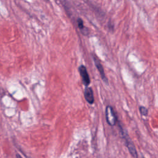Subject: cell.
<instances>
[{
	"instance_id": "obj_2",
	"label": "cell",
	"mask_w": 158,
	"mask_h": 158,
	"mask_svg": "<svg viewBox=\"0 0 158 158\" xmlns=\"http://www.w3.org/2000/svg\"><path fill=\"white\" fill-rule=\"evenodd\" d=\"M106 120L107 123L110 126H114L116 124L117 117L115 114L113 108L110 106H107L105 110Z\"/></svg>"
},
{
	"instance_id": "obj_4",
	"label": "cell",
	"mask_w": 158,
	"mask_h": 158,
	"mask_svg": "<svg viewBox=\"0 0 158 158\" xmlns=\"http://www.w3.org/2000/svg\"><path fill=\"white\" fill-rule=\"evenodd\" d=\"M93 60H94V64H95V65L96 67V68L98 69L99 73H100V75L101 77V78L102 79V80L106 83H108V81H107V78L105 75V72H104V69H103V67L101 63V61L100 60L98 59V57L96 56V55H93Z\"/></svg>"
},
{
	"instance_id": "obj_1",
	"label": "cell",
	"mask_w": 158,
	"mask_h": 158,
	"mask_svg": "<svg viewBox=\"0 0 158 158\" xmlns=\"http://www.w3.org/2000/svg\"><path fill=\"white\" fill-rule=\"evenodd\" d=\"M120 132L122 133V137L123 138V139L125 141L126 146H127L130 154L134 157H137L138 156V153L136 150L135 146L134 144L133 143L132 141L131 140L128 133H127V131L123 129V128L122 127H120Z\"/></svg>"
},
{
	"instance_id": "obj_7",
	"label": "cell",
	"mask_w": 158,
	"mask_h": 158,
	"mask_svg": "<svg viewBox=\"0 0 158 158\" xmlns=\"http://www.w3.org/2000/svg\"><path fill=\"white\" fill-rule=\"evenodd\" d=\"M139 112L140 113L143 115H147L148 113V110L147 109V108H146L144 106H140L139 107Z\"/></svg>"
},
{
	"instance_id": "obj_6",
	"label": "cell",
	"mask_w": 158,
	"mask_h": 158,
	"mask_svg": "<svg viewBox=\"0 0 158 158\" xmlns=\"http://www.w3.org/2000/svg\"><path fill=\"white\" fill-rule=\"evenodd\" d=\"M77 25H78V27L81 30H83V29H85V27H84V25H83V22L82 20V19L78 18L77 20Z\"/></svg>"
},
{
	"instance_id": "obj_8",
	"label": "cell",
	"mask_w": 158,
	"mask_h": 158,
	"mask_svg": "<svg viewBox=\"0 0 158 158\" xmlns=\"http://www.w3.org/2000/svg\"><path fill=\"white\" fill-rule=\"evenodd\" d=\"M45 1H49V0H45Z\"/></svg>"
},
{
	"instance_id": "obj_3",
	"label": "cell",
	"mask_w": 158,
	"mask_h": 158,
	"mask_svg": "<svg viewBox=\"0 0 158 158\" xmlns=\"http://www.w3.org/2000/svg\"><path fill=\"white\" fill-rule=\"evenodd\" d=\"M78 70H79L80 76L81 77V80H82L83 84L86 86H88L91 83V80H90L89 76L88 75V73L87 72L86 67L83 65H81L79 67Z\"/></svg>"
},
{
	"instance_id": "obj_5",
	"label": "cell",
	"mask_w": 158,
	"mask_h": 158,
	"mask_svg": "<svg viewBox=\"0 0 158 158\" xmlns=\"http://www.w3.org/2000/svg\"><path fill=\"white\" fill-rule=\"evenodd\" d=\"M84 96L86 101L90 104H93L94 101V94L93 91L91 88L90 87H86L84 91Z\"/></svg>"
}]
</instances>
